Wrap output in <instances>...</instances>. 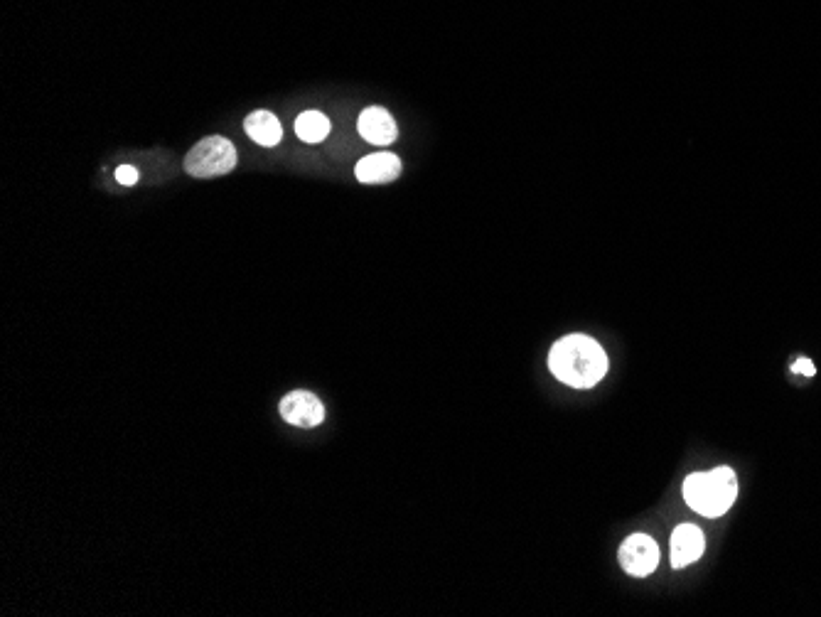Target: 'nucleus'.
I'll use <instances>...</instances> for the list:
<instances>
[{"instance_id": "nucleus-1", "label": "nucleus", "mask_w": 821, "mask_h": 617, "mask_svg": "<svg viewBox=\"0 0 821 617\" xmlns=\"http://www.w3.org/2000/svg\"><path fill=\"white\" fill-rule=\"evenodd\" d=\"M608 354L588 335L561 337L549 352L551 374L573 389H593L608 374Z\"/></svg>"}, {"instance_id": "nucleus-2", "label": "nucleus", "mask_w": 821, "mask_h": 617, "mask_svg": "<svg viewBox=\"0 0 821 617\" xmlns=\"http://www.w3.org/2000/svg\"><path fill=\"white\" fill-rule=\"evenodd\" d=\"M684 502L704 517H721L733 507L738 497V477L731 468H716L711 472H694L681 487Z\"/></svg>"}, {"instance_id": "nucleus-3", "label": "nucleus", "mask_w": 821, "mask_h": 617, "mask_svg": "<svg viewBox=\"0 0 821 617\" xmlns=\"http://www.w3.org/2000/svg\"><path fill=\"white\" fill-rule=\"evenodd\" d=\"M236 168V148L232 141L222 136L202 138L190 153L185 155V170L192 177H217L227 175Z\"/></svg>"}, {"instance_id": "nucleus-4", "label": "nucleus", "mask_w": 821, "mask_h": 617, "mask_svg": "<svg viewBox=\"0 0 821 617\" xmlns=\"http://www.w3.org/2000/svg\"><path fill=\"white\" fill-rule=\"evenodd\" d=\"M620 566L635 578H647L659 563V546L652 536L632 534L620 546Z\"/></svg>"}, {"instance_id": "nucleus-5", "label": "nucleus", "mask_w": 821, "mask_h": 617, "mask_svg": "<svg viewBox=\"0 0 821 617\" xmlns=\"http://www.w3.org/2000/svg\"><path fill=\"white\" fill-rule=\"evenodd\" d=\"M281 416L291 426L298 428H315L325 421V406L310 391H291L281 401Z\"/></svg>"}, {"instance_id": "nucleus-6", "label": "nucleus", "mask_w": 821, "mask_h": 617, "mask_svg": "<svg viewBox=\"0 0 821 617\" xmlns=\"http://www.w3.org/2000/svg\"><path fill=\"white\" fill-rule=\"evenodd\" d=\"M359 136L364 141L374 143V146H391L399 136V128H396V121L391 118V114L382 106H369V109L362 111L357 121Z\"/></svg>"}, {"instance_id": "nucleus-7", "label": "nucleus", "mask_w": 821, "mask_h": 617, "mask_svg": "<svg viewBox=\"0 0 821 617\" xmlns=\"http://www.w3.org/2000/svg\"><path fill=\"white\" fill-rule=\"evenodd\" d=\"M706 551V539L704 531L694 524H681V527L674 529L672 534V566L674 568H684L696 563L704 556Z\"/></svg>"}, {"instance_id": "nucleus-8", "label": "nucleus", "mask_w": 821, "mask_h": 617, "mask_svg": "<svg viewBox=\"0 0 821 617\" xmlns=\"http://www.w3.org/2000/svg\"><path fill=\"white\" fill-rule=\"evenodd\" d=\"M354 175L364 185H384V182L396 180L401 175V160L394 153L367 155L357 163Z\"/></svg>"}, {"instance_id": "nucleus-9", "label": "nucleus", "mask_w": 821, "mask_h": 617, "mask_svg": "<svg viewBox=\"0 0 821 617\" xmlns=\"http://www.w3.org/2000/svg\"><path fill=\"white\" fill-rule=\"evenodd\" d=\"M244 128L246 133H249V138H254L259 146L273 148L281 143V121H278L271 111H254V114H249V118L244 121Z\"/></svg>"}, {"instance_id": "nucleus-10", "label": "nucleus", "mask_w": 821, "mask_h": 617, "mask_svg": "<svg viewBox=\"0 0 821 617\" xmlns=\"http://www.w3.org/2000/svg\"><path fill=\"white\" fill-rule=\"evenodd\" d=\"M330 128V118L320 114V111H305V114H300L298 121H295V133H298L300 141L305 143L325 141V138L330 136Z\"/></svg>"}, {"instance_id": "nucleus-11", "label": "nucleus", "mask_w": 821, "mask_h": 617, "mask_svg": "<svg viewBox=\"0 0 821 617\" xmlns=\"http://www.w3.org/2000/svg\"><path fill=\"white\" fill-rule=\"evenodd\" d=\"M116 180L121 182V185H136L138 170L133 168V165H121V168L116 170Z\"/></svg>"}, {"instance_id": "nucleus-12", "label": "nucleus", "mask_w": 821, "mask_h": 617, "mask_svg": "<svg viewBox=\"0 0 821 617\" xmlns=\"http://www.w3.org/2000/svg\"><path fill=\"white\" fill-rule=\"evenodd\" d=\"M792 372L794 374H804V377H814V374H817V367H814L812 359H809V357H799L797 362L792 364Z\"/></svg>"}]
</instances>
